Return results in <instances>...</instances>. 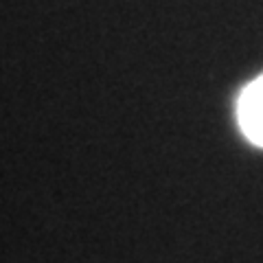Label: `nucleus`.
<instances>
[{
  "instance_id": "1",
  "label": "nucleus",
  "mask_w": 263,
  "mask_h": 263,
  "mask_svg": "<svg viewBox=\"0 0 263 263\" xmlns=\"http://www.w3.org/2000/svg\"><path fill=\"white\" fill-rule=\"evenodd\" d=\"M237 117L248 141L263 147V77L252 81L241 92Z\"/></svg>"
}]
</instances>
